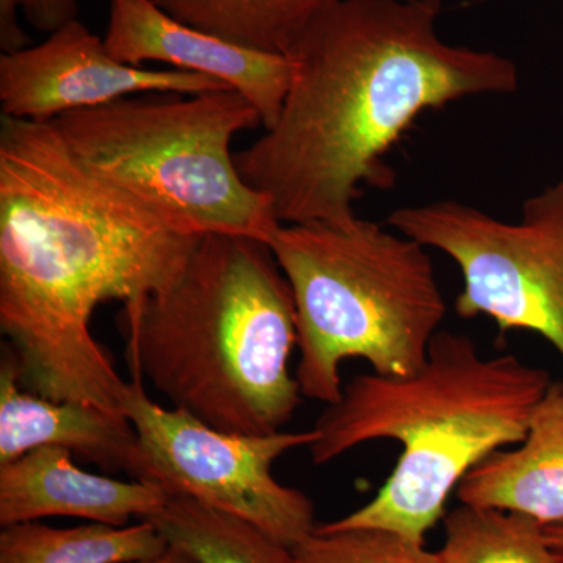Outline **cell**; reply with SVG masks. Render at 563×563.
Listing matches in <instances>:
<instances>
[{
    "label": "cell",
    "mask_w": 563,
    "mask_h": 563,
    "mask_svg": "<svg viewBox=\"0 0 563 563\" xmlns=\"http://www.w3.org/2000/svg\"><path fill=\"white\" fill-rule=\"evenodd\" d=\"M442 5L336 0L292 47L279 118L233 154L282 224L351 220L362 185L390 187L385 155L422 111L517 90L512 60L442 40Z\"/></svg>",
    "instance_id": "2"
},
{
    "label": "cell",
    "mask_w": 563,
    "mask_h": 563,
    "mask_svg": "<svg viewBox=\"0 0 563 563\" xmlns=\"http://www.w3.org/2000/svg\"><path fill=\"white\" fill-rule=\"evenodd\" d=\"M150 521L198 563H296L291 548L257 526L192 499L169 498Z\"/></svg>",
    "instance_id": "16"
},
{
    "label": "cell",
    "mask_w": 563,
    "mask_h": 563,
    "mask_svg": "<svg viewBox=\"0 0 563 563\" xmlns=\"http://www.w3.org/2000/svg\"><path fill=\"white\" fill-rule=\"evenodd\" d=\"M388 222L457 263L459 317L485 314L503 333L537 332L563 358V176L529 198L515 222L451 199L396 209Z\"/></svg>",
    "instance_id": "7"
},
{
    "label": "cell",
    "mask_w": 563,
    "mask_h": 563,
    "mask_svg": "<svg viewBox=\"0 0 563 563\" xmlns=\"http://www.w3.org/2000/svg\"><path fill=\"white\" fill-rule=\"evenodd\" d=\"M92 173L190 235L225 233L269 244L282 222L243 180L233 158L239 133L262 125L240 92L129 96L54 121Z\"/></svg>",
    "instance_id": "6"
},
{
    "label": "cell",
    "mask_w": 563,
    "mask_h": 563,
    "mask_svg": "<svg viewBox=\"0 0 563 563\" xmlns=\"http://www.w3.org/2000/svg\"><path fill=\"white\" fill-rule=\"evenodd\" d=\"M296 563H442L439 553L385 529L314 531L291 548Z\"/></svg>",
    "instance_id": "18"
},
{
    "label": "cell",
    "mask_w": 563,
    "mask_h": 563,
    "mask_svg": "<svg viewBox=\"0 0 563 563\" xmlns=\"http://www.w3.org/2000/svg\"><path fill=\"white\" fill-rule=\"evenodd\" d=\"M169 543L150 520L52 528L40 521L3 526L0 563H131L165 553Z\"/></svg>",
    "instance_id": "14"
},
{
    "label": "cell",
    "mask_w": 563,
    "mask_h": 563,
    "mask_svg": "<svg viewBox=\"0 0 563 563\" xmlns=\"http://www.w3.org/2000/svg\"><path fill=\"white\" fill-rule=\"evenodd\" d=\"M551 384L550 373L517 355L484 358L470 336L446 331L412 376L358 374L314 422L312 462L325 465L374 440H396L402 454L373 501L318 531L385 529L424 544L463 477L523 442Z\"/></svg>",
    "instance_id": "4"
},
{
    "label": "cell",
    "mask_w": 563,
    "mask_h": 563,
    "mask_svg": "<svg viewBox=\"0 0 563 563\" xmlns=\"http://www.w3.org/2000/svg\"><path fill=\"white\" fill-rule=\"evenodd\" d=\"M122 412L139 435V481L157 485L169 498L192 499L242 518L288 548L317 528L309 496L280 484L273 473L282 455L313 443V429L268 435L220 431L152 401L143 380L133 376Z\"/></svg>",
    "instance_id": "8"
},
{
    "label": "cell",
    "mask_w": 563,
    "mask_h": 563,
    "mask_svg": "<svg viewBox=\"0 0 563 563\" xmlns=\"http://www.w3.org/2000/svg\"><path fill=\"white\" fill-rule=\"evenodd\" d=\"M457 498L468 506L563 523V380L533 410L521 446L495 451L463 477Z\"/></svg>",
    "instance_id": "13"
},
{
    "label": "cell",
    "mask_w": 563,
    "mask_h": 563,
    "mask_svg": "<svg viewBox=\"0 0 563 563\" xmlns=\"http://www.w3.org/2000/svg\"><path fill=\"white\" fill-rule=\"evenodd\" d=\"M131 563H198L191 555L185 553V551L179 550V548L172 547L169 544L168 550L165 553L155 555V558L143 559V561H135Z\"/></svg>",
    "instance_id": "21"
},
{
    "label": "cell",
    "mask_w": 563,
    "mask_h": 563,
    "mask_svg": "<svg viewBox=\"0 0 563 563\" xmlns=\"http://www.w3.org/2000/svg\"><path fill=\"white\" fill-rule=\"evenodd\" d=\"M24 0H0V49L2 54L25 49L31 38L20 24V13Z\"/></svg>",
    "instance_id": "20"
},
{
    "label": "cell",
    "mask_w": 563,
    "mask_h": 563,
    "mask_svg": "<svg viewBox=\"0 0 563 563\" xmlns=\"http://www.w3.org/2000/svg\"><path fill=\"white\" fill-rule=\"evenodd\" d=\"M269 247L295 296L302 396L339 402L346 358L385 377L420 372L446 314L428 247L357 214L280 224Z\"/></svg>",
    "instance_id": "5"
},
{
    "label": "cell",
    "mask_w": 563,
    "mask_h": 563,
    "mask_svg": "<svg viewBox=\"0 0 563 563\" xmlns=\"http://www.w3.org/2000/svg\"><path fill=\"white\" fill-rule=\"evenodd\" d=\"M103 43L125 65L166 63L221 81L261 111L263 129L279 118L290 87L292 63L287 55L247 49L199 31L169 16L154 0H110Z\"/></svg>",
    "instance_id": "10"
},
{
    "label": "cell",
    "mask_w": 563,
    "mask_h": 563,
    "mask_svg": "<svg viewBox=\"0 0 563 563\" xmlns=\"http://www.w3.org/2000/svg\"><path fill=\"white\" fill-rule=\"evenodd\" d=\"M118 328L132 376L211 428L268 435L301 404L295 296L269 244L199 236L179 276L122 307Z\"/></svg>",
    "instance_id": "3"
},
{
    "label": "cell",
    "mask_w": 563,
    "mask_h": 563,
    "mask_svg": "<svg viewBox=\"0 0 563 563\" xmlns=\"http://www.w3.org/2000/svg\"><path fill=\"white\" fill-rule=\"evenodd\" d=\"M442 563H562L529 515L462 504L444 517Z\"/></svg>",
    "instance_id": "17"
},
{
    "label": "cell",
    "mask_w": 563,
    "mask_h": 563,
    "mask_svg": "<svg viewBox=\"0 0 563 563\" xmlns=\"http://www.w3.org/2000/svg\"><path fill=\"white\" fill-rule=\"evenodd\" d=\"M199 236L88 169L54 122L0 117V331L22 387L124 415L131 383L92 313L163 290Z\"/></svg>",
    "instance_id": "1"
},
{
    "label": "cell",
    "mask_w": 563,
    "mask_h": 563,
    "mask_svg": "<svg viewBox=\"0 0 563 563\" xmlns=\"http://www.w3.org/2000/svg\"><path fill=\"white\" fill-rule=\"evenodd\" d=\"M40 446H57L110 473L140 479L139 435L125 415L77 401H54L25 390L16 357L2 344L0 361V465Z\"/></svg>",
    "instance_id": "12"
},
{
    "label": "cell",
    "mask_w": 563,
    "mask_h": 563,
    "mask_svg": "<svg viewBox=\"0 0 563 563\" xmlns=\"http://www.w3.org/2000/svg\"><path fill=\"white\" fill-rule=\"evenodd\" d=\"M231 90L221 81L179 69H144L111 57L101 36L79 20L43 43L0 57V109L14 120L54 122L129 96L198 95Z\"/></svg>",
    "instance_id": "9"
},
{
    "label": "cell",
    "mask_w": 563,
    "mask_h": 563,
    "mask_svg": "<svg viewBox=\"0 0 563 563\" xmlns=\"http://www.w3.org/2000/svg\"><path fill=\"white\" fill-rule=\"evenodd\" d=\"M191 27L266 54L290 55L307 29L336 0H154Z\"/></svg>",
    "instance_id": "15"
},
{
    "label": "cell",
    "mask_w": 563,
    "mask_h": 563,
    "mask_svg": "<svg viewBox=\"0 0 563 563\" xmlns=\"http://www.w3.org/2000/svg\"><path fill=\"white\" fill-rule=\"evenodd\" d=\"M544 531H547L548 542L563 563V523L544 525Z\"/></svg>",
    "instance_id": "22"
},
{
    "label": "cell",
    "mask_w": 563,
    "mask_h": 563,
    "mask_svg": "<svg viewBox=\"0 0 563 563\" xmlns=\"http://www.w3.org/2000/svg\"><path fill=\"white\" fill-rule=\"evenodd\" d=\"M22 13L36 31L49 33L58 31L68 22L77 20V0H24Z\"/></svg>",
    "instance_id": "19"
},
{
    "label": "cell",
    "mask_w": 563,
    "mask_h": 563,
    "mask_svg": "<svg viewBox=\"0 0 563 563\" xmlns=\"http://www.w3.org/2000/svg\"><path fill=\"white\" fill-rule=\"evenodd\" d=\"M168 501V493L146 481H121L80 470L73 453L63 448H35L0 465L2 528L49 517L122 528L133 517L150 520Z\"/></svg>",
    "instance_id": "11"
}]
</instances>
